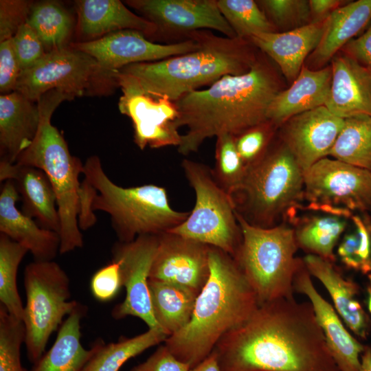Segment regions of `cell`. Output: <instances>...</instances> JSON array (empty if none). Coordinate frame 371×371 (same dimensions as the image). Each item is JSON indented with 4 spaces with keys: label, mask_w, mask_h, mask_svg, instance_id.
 Returning a JSON list of instances; mask_svg holds the SVG:
<instances>
[{
    "label": "cell",
    "mask_w": 371,
    "mask_h": 371,
    "mask_svg": "<svg viewBox=\"0 0 371 371\" xmlns=\"http://www.w3.org/2000/svg\"><path fill=\"white\" fill-rule=\"evenodd\" d=\"M214 352L222 371H339L309 302L260 305Z\"/></svg>",
    "instance_id": "1"
},
{
    "label": "cell",
    "mask_w": 371,
    "mask_h": 371,
    "mask_svg": "<svg viewBox=\"0 0 371 371\" xmlns=\"http://www.w3.org/2000/svg\"><path fill=\"white\" fill-rule=\"evenodd\" d=\"M280 91L273 67L258 54L247 73L225 76L205 89L183 95L174 102L178 111L175 126L187 128L179 153L188 155L207 139L223 134L235 137L268 121L270 105Z\"/></svg>",
    "instance_id": "2"
},
{
    "label": "cell",
    "mask_w": 371,
    "mask_h": 371,
    "mask_svg": "<svg viewBox=\"0 0 371 371\" xmlns=\"http://www.w3.org/2000/svg\"><path fill=\"white\" fill-rule=\"evenodd\" d=\"M189 35L198 41L196 49L161 60L128 65L115 71L113 78L117 85L127 84L154 97L175 102L225 76L247 73L258 55L249 40L217 36L208 30Z\"/></svg>",
    "instance_id": "3"
},
{
    "label": "cell",
    "mask_w": 371,
    "mask_h": 371,
    "mask_svg": "<svg viewBox=\"0 0 371 371\" xmlns=\"http://www.w3.org/2000/svg\"><path fill=\"white\" fill-rule=\"evenodd\" d=\"M210 276L198 294L189 323L164 344L190 369L209 356L218 341L259 306L256 295L234 258L210 246Z\"/></svg>",
    "instance_id": "4"
},
{
    "label": "cell",
    "mask_w": 371,
    "mask_h": 371,
    "mask_svg": "<svg viewBox=\"0 0 371 371\" xmlns=\"http://www.w3.org/2000/svg\"><path fill=\"white\" fill-rule=\"evenodd\" d=\"M78 224L85 230L96 222L95 210L109 214L119 242L142 235H159L181 225L190 212L174 210L166 190L155 184L124 188L105 173L100 158L93 155L83 164Z\"/></svg>",
    "instance_id": "5"
},
{
    "label": "cell",
    "mask_w": 371,
    "mask_h": 371,
    "mask_svg": "<svg viewBox=\"0 0 371 371\" xmlns=\"http://www.w3.org/2000/svg\"><path fill=\"white\" fill-rule=\"evenodd\" d=\"M71 98L56 89L44 93L37 100L40 122L30 145L15 163L36 167L47 176L54 188L60 218V254H64L83 246L78 224L80 210V174L83 172L80 159L71 155L67 144L51 122L55 109Z\"/></svg>",
    "instance_id": "6"
},
{
    "label": "cell",
    "mask_w": 371,
    "mask_h": 371,
    "mask_svg": "<svg viewBox=\"0 0 371 371\" xmlns=\"http://www.w3.org/2000/svg\"><path fill=\"white\" fill-rule=\"evenodd\" d=\"M303 192V172L282 144L269 148L247 169L243 182L230 196L236 212L247 223L269 228L280 219L295 221Z\"/></svg>",
    "instance_id": "7"
},
{
    "label": "cell",
    "mask_w": 371,
    "mask_h": 371,
    "mask_svg": "<svg viewBox=\"0 0 371 371\" xmlns=\"http://www.w3.org/2000/svg\"><path fill=\"white\" fill-rule=\"evenodd\" d=\"M242 241L234 257L254 290L259 306L293 297V280L302 263L294 229L284 223L262 228L247 223L236 212Z\"/></svg>",
    "instance_id": "8"
},
{
    "label": "cell",
    "mask_w": 371,
    "mask_h": 371,
    "mask_svg": "<svg viewBox=\"0 0 371 371\" xmlns=\"http://www.w3.org/2000/svg\"><path fill=\"white\" fill-rule=\"evenodd\" d=\"M26 304L22 322L28 359L35 363L45 353L51 335L80 302L69 300L70 280L55 261L34 260L25 267Z\"/></svg>",
    "instance_id": "9"
},
{
    "label": "cell",
    "mask_w": 371,
    "mask_h": 371,
    "mask_svg": "<svg viewBox=\"0 0 371 371\" xmlns=\"http://www.w3.org/2000/svg\"><path fill=\"white\" fill-rule=\"evenodd\" d=\"M181 168L195 194L188 217L170 232L218 248L235 256L242 234L231 196L214 180L211 168L188 159Z\"/></svg>",
    "instance_id": "10"
},
{
    "label": "cell",
    "mask_w": 371,
    "mask_h": 371,
    "mask_svg": "<svg viewBox=\"0 0 371 371\" xmlns=\"http://www.w3.org/2000/svg\"><path fill=\"white\" fill-rule=\"evenodd\" d=\"M303 176L307 209L343 218L371 210V171L327 157Z\"/></svg>",
    "instance_id": "11"
},
{
    "label": "cell",
    "mask_w": 371,
    "mask_h": 371,
    "mask_svg": "<svg viewBox=\"0 0 371 371\" xmlns=\"http://www.w3.org/2000/svg\"><path fill=\"white\" fill-rule=\"evenodd\" d=\"M97 80H107L96 60L69 45L47 52L32 67L23 71L14 91L35 102L53 89L73 100L85 95Z\"/></svg>",
    "instance_id": "12"
},
{
    "label": "cell",
    "mask_w": 371,
    "mask_h": 371,
    "mask_svg": "<svg viewBox=\"0 0 371 371\" xmlns=\"http://www.w3.org/2000/svg\"><path fill=\"white\" fill-rule=\"evenodd\" d=\"M69 45L94 58L104 76L116 83L113 74L125 66L186 54L196 49L199 43L189 35L188 39L181 42L160 44L148 40L140 32L127 30L95 40L71 43Z\"/></svg>",
    "instance_id": "13"
},
{
    "label": "cell",
    "mask_w": 371,
    "mask_h": 371,
    "mask_svg": "<svg viewBox=\"0 0 371 371\" xmlns=\"http://www.w3.org/2000/svg\"><path fill=\"white\" fill-rule=\"evenodd\" d=\"M158 241V235H142L133 241H117L113 245L112 260L120 265L122 284L126 290L123 302L111 311L114 319L134 316L143 320L148 328L161 330L153 315L148 287Z\"/></svg>",
    "instance_id": "14"
},
{
    "label": "cell",
    "mask_w": 371,
    "mask_h": 371,
    "mask_svg": "<svg viewBox=\"0 0 371 371\" xmlns=\"http://www.w3.org/2000/svg\"><path fill=\"white\" fill-rule=\"evenodd\" d=\"M126 3L157 27V35L185 41L193 32L216 30L228 38L236 34L221 14L217 0H128Z\"/></svg>",
    "instance_id": "15"
},
{
    "label": "cell",
    "mask_w": 371,
    "mask_h": 371,
    "mask_svg": "<svg viewBox=\"0 0 371 371\" xmlns=\"http://www.w3.org/2000/svg\"><path fill=\"white\" fill-rule=\"evenodd\" d=\"M117 85L122 92L118 109L132 120L134 142L139 149L180 145L181 135L175 126L178 111L174 102L154 97L127 84Z\"/></svg>",
    "instance_id": "16"
},
{
    "label": "cell",
    "mask_w": 371,
    "mask_h": 371,
    "mask_svg": "<svg viewBox=\"0 0 371 371\" xmlns=\"http://www.w3.org/2000/svg\"><path fill=\"white\" fill-rule=\"evenodd\" d=\"M149 279L173 284L199 294L210 276V246L167 232L158 235Z\"/></svg>",
    "instance_id": "17"
},
{
    "label": "cell",
    "mask_w": 371,
    "mask_h": 371,
    "mask_svg": "<svg viewBox=\"0 0 371 371\" xmlns=\"http://www.w3.org/2000/svg\"><path fill=\"white\" fill-rule=\"evenodd\" d=\"M344 122V118L322 106L295 115L282 124V144L303 173L328 156Z\"/></svg>",
    "instance_id": "18"
},
{
    "label": "cell",
    "mask_w": 371,
    "mask_h": 371,
    "mask_svg": "<svg viewBox=\"0 0 371 371\" xmlns=\"http://www.w3.org/2000/svg\"><path fill=\"white\" fill-rule=\"evenodd\" d=\"M294 291L306 295L311 304L330 355L339 371H360L365 346L352 336L332 306L315 287L304 261L293 280Z\"/></svg>",
    "instance_id": "19"
},
{
    "label": "cell",
    "mask_w": 371,
    "mask_h": 371,
    "mask_svg": "<svg viewBox=\"0 0 371 371\" xmlns=\"http://www.w3.org/2000/svg\"><path fill=\"white\" fill-rule=\"evenodd\" d=\"M19 199L14 183L3 181L0 193L1 234L27 248L34 260H53L60 254V235L43 228L19 210L16 203Z\"/></svg>",
    "instance_id": "20"
},
{
    "label": "cell",
    "mask_w": 371,
    "mask_h": 371,
    "mask_svg": "<svg viewBox=\"0 0 371 371\" xmlns=\"http://www.w3.org/2000/svg\"><path fill=\"white\" fill-rule=\"evenodd\" d=\"M11 180L22 200V212L35 218L43 228L57 232L60 230L57 200L46 174L27 165L0 162L1 182Z\"/></svg>",
    "instance_id": "21"
},
{
    "label": "cell",
    "mask_w": 371,
    "mask_h": 371,
    "mask_svg": "<svg viewBox=\"0 0 371 371\" xmlns=\"http://www.w3.org/2000/svg\"><path fill=\"white\" fill-rule=\"evenodd\" d=\"M326 19L286 32L260 34L249 41L276 63L287 80L293 82L307 56L319 45Z\"/></svg>",
    "instance_id": "22"
},
{
    "label": "cell",
    "mask_w": 371,
    "mask_h": 371,
    "mask_svg": "<svg viewBox=\"0 0 371 371\" xmlns=\"http://www.w3.org/2000/svg\"><path fill=\"white\" fill-rule=\"evenodd\" d=\"M332 80L326 108L341 118L371 116V69L344 54L333 58Z\"/></svg>",
    "instance_id": "23"
},
{
    "label": "cell",
    "mask_w": 371,
    "mask_h": 371,
    "mask_svg": "<svg viewBox=\"0 0 371 371\" xmlns=\"http://www.w3.org/2000/svg\"><path fill=\"white\" fill-rule=\"evenodd\" d=\"M302 260L310 275L317 278L328 292L334 308L345 325L358 337L366 339L371 329V320L358 300L357 284L346 278L333 262L313 254L306 255Z\"/></svg>",
    "instance_id": "24"
},
{
    "label": "cell",
    "mask_w": 371,
    "mask_h": 371,
    "mask_svg": "<svg viewBox=\"0 0 371 371\" xmlns=\"http://www.w3.org/2000/svg\"><path fill=\"white\" fill-rule=\"evenodd\" d=\"M39 122L37 102L16 91L1 95L0 162H16L34 139Z\"/></svg>",
    "instance_id": "25"
},
{
    "label": "cell",
    "mask_w": 371,
    "mask_h": 371,
    "mask_svg": "<svg viewBox=\"0 0 371 371\" xmlns=\"http://www.w3.org/2000/svg\"><path fill=\"white\" fill-rule=\"evenodd\" d=\"M76 8L78 32L89 41L127 30L140 32L146 37L157 34L152 22L136 14L119 0H80L76 1Z\"/></svg>",
    "instance_id": "26"
},
{
    "label": "cell",
    "mask_w": 371,
    "mask_h": 371,
    "mask_svg": "<svg viewBox=\"0 0 371 371\" xmlns=\"http://www.w3.org/2000/svg\"><path fill=\"white\" fill-rule=\"evenodd\" d=\"M331 67L311 69L303 66L289 88L280 91L269 109L268 120L276 126L291 117L325 106L330 93Z\"/></svg>",
    "instance_id": "27"
},
{
    "label": "cell",
    "mask_w": 371,
    "mask_h": 371,
    "mask_svg": "<svg viewBox=\"0 0 371 371\" xmlns=\"http://www.w3.org/2000/svg\"><path fill=\"white\" fill-rule=\"evenodd\" d=\"M371 21V0L350 1L326 19L321 41L309 56L311 65L320 67L360 32Z\"/></svg>",
    "instance_id": "28"
},
{
    "label": "cell",
    "mask_w": 371,
    "mask_h": 371,
    "mask_svg": "<svg viewBox=\"0 0 371 371\" xmlns=\"http://www.w3.org/2000/svg\"><path fill=\"white\" fill-rule=\"evenodd\" d=\"M87 307L79 303L60 326L56 340L47 352L28 371H80L94 352L81 343L80 322Z\"/></svg>",
    "instance_id": "29"
},
{
    "label": "cell",
    "mask_w": 371,
    "mask_h": 371,
    "mask_svg": "<svg viewBox=\"0 0 371 371\" xmlns=\"http://www.w3.org/2000/svg\"><path fill=\"white\" fill-rule=\"evenodd\" d=\"M154 317L168 336L183 329L190 321L197 294L166 282L148 280Z\"/></svg>",
    "instance_id": "30"
},
{
    "label": "cell",
    "mask_w": 371,
    "mask_h": 371,
    "mask_svg": "<svg viewBox=\"0 0 371 371\" xmlns=\"http://www.w3.org/2000/svg\"><path fill=\"white\" fill-rule=\"evenodd\" d=\"M168 337L161 330L148 328L144 333L131 338L124 337L116 343L106 344L98 340L93 345V355L80 371H119L128 360L164 342Z\"/></svg>",
    "instance_id": "31"
},
{
    "label": "cell",
    "mask_w": 371,
    "mask_h": 371,
    "mask_svg": "<svg viewBox=\"0 0 371 371\" xmlns=\"http://www.w3.org/2000/svg\"><path fill=\"white\" fill-rule=\"evenodd\" d=\"M328 156L371 171V116L359 114L345 118Z\"/></svg>",
    "instance_id": "32"
},
{
    "label": "cell",
    "mask_w": 371,
    "mask_h": 371,
    "mask_svg": "<svg viewBox=\"0 0 371 371\" xmlns=\"http://www.w3.org/2000/svg\"><path fill=\"white\" fill-rule=\"evenodd\" d=\"M346 224L345 218L329 214L307 217L294 229L298 247L334 262V250Z\"/></svg>",
    "instance_id": "33"
},
{
    "label": "cell",
    "mask_w": 371,
    "mask_h": 371,
    "mask_svg": "<svg viewBox=\"0 0 371 371\" xmlns=\"http://www.w3.org/2000/svg\"><path fill=\"white\" fill-rule=\"evenodd\" d=\"M27 23L41 40L46 52L67 47L72 31V19L59 3H33Z\"/></svg>",
    "instance_id": "34"
},
{
    "label": "cell",
    "mask_w": 371,
    "mask_h": 371,
    "mask_svg": "<svg viewBox=\"0 0 371 371\" xmlns=\"http://www.w3.org/2000/svg\"><path fill=\"white\" fill-rule=\"evenodd\" d=\"M27 252L22 245L0 234V304L21 321L24 306L18 292L16 276L19 266Z\"/></svg>",
    "instance_id": "35"
},
{
    "label": "cell",
    "mask_w": 371,
    "mask_h": 371,
    "mask_svg": "<svg viewBox=\"0 0 371 371\" xmlns=\"http://www.w3.org/2000/svg\"><path fill=\"white\" fill-rule=\"evenodd\" d=\"M218 8L236 34L249 40L254 36L276 32L257 1L253 0H217Z\"/></svg>",
    "instance_id": "36"
},
{
    "label": "cell",
    "mask_w": 371,
    "mask_h": 371,
    "mask_svg": "<svg viewBox=\"0 0 371 371\" xmlns=\"http://www.w3.org/2000/svg\"><path fill=\"white\" fill-rule=\"evenodd\" d=\"M350 218L355 230L344 235L337 254L347 268L368 275L371 273V217L363 213V216L353 214Z\"/></svg>",
    "instance_id": "37"
},
{
    "label": "cell",
    "mask_w": 371,
    "mask_h": 371,
    "mask_svg": "<svg viewBox=\"0 0 371 371\" xmlns=\"http://www.w3.org/2000/svg\"><path fill=\"white\" fill-rule=\"evenodd\" d=\"M216 138L215 166L211 170L218 185L230 196L243 182L247 169L236 148L234 136L223 134Z\"/></svg>",
    "instance_id": "38"
},
{
    "label": "cell",
    "mask_w": 371,
    "mask_h": 371,
    "mask_svg": "<svg viewBox=\"0 0 371 371\" xmlns=\"http://www.w3.org/2000/svg\"><path fill=\"white\" fill-rule=\"evenodd\" d=\"M25 335L23 322L0 305V371H28L21 362Z\"/></svg>",
    "instance_id": "39"
},
{
    "label": "cell",
    "mask_w": 371,
    "mask_h": 371,
    "mask_svg": "<svg viewBox=\"0 0 371 371\" xmlns=\"http://www.w3.org/2000/svg\"><path fill=\"white\" fill-rule=\"evenodd\" d=\"M257 3L275 27L291 30L309 23L308 1L262 0Z\"/></svg>",
    "instance_id": "40"
},
{
    "label": "cell",
    "mask_w": 371,
    "mask_h": 371,
    "mask_svg": "<svg viewBox=\"0 0 371 371\" xmlns=\"http://www.w3.org/2000/svg\"><path fill=\"white\" fill-rule=\"evenodd\" d=\"M273 126L276 125L268 120L234 137L236 148L246 169L259 161L269 150Z\"/></svg>",
    "instance_id": "41"
},
{
    "label": "cell",
    "mask_w": 371,
    "mask_h": 371,
    "mask_svg": "<svg viewBox=\"0 0 371 371\" xmlns=\"http://www.w3.org/2000/svg\"><path fill=\"white\" fill-rule=\"evenodd\" d=\"M12 39L22 71L32 67L47 52L41 40L27 22L19 27Z\"/></svg>",
    "instance_id": "42"
},
{
    "label": "cell",
    "mask_w": 371,
    "mask_h": 371,
    "mask_svg": "<svg viewBox=\"0 0 371 371\" xmlns=\"http://www.w3.org/2000/svg\"><path fill=\"white\" fill-rule=\"evenodd\" d=\"M32 5L30 1H0V42L12 38L27 22Z\"/></svg>",
    "instance_id": "43"
},
{
    "label": "cell",
    "mask_w": 371,
    "mask_h": 371,
    "mask_svg": "<svg viewBox=\"0 0 371 371\" xmlns=\"http://www.w3.org/2000/svg\"><path fill=\"white\" fill-rule=\"evenodd\" d=\"M121 286L120 265L115 260L98 269L90 281L92 295L97 300L102 302L113 299Z\"/></svg>",
    "instance_id": "44"
},
{
    "label": "cell",
    "mask_w": 371,
    "mask_h": 371,
    "mask_svg": "<svg viewBox=\"0 0 371 371\" xmlns=\"http://www.w3.org/2000/svg\"><path fill=\"white\" fill-rule=\"evenodd\" d=\"M12 38L0 42V91L3 94L15 90L21 74Z\"/></svg>",
    "instance_id": "45"
},
{
    "label": "cell",
    "mask_w": 371,
    "mask_h": 371,
    "mask_svg": "<svg viewBox=\"0 0 371 371\" xmlns=\"http://www.w3.org/2000/svg\"><path fill=\"white\" fill-rule=\"evenodd\" d=\"M190 366L178 359L164 344L145 361L130 371H189Z\"/></svg>",
    "instance_id": "46"
},
{
    "label": "cell",
    "mask_w": 371,
    "mask_h": 371,
    "mask_svg": "<svg viewBox=\"0 0 371 371\" xmlns=\"http://www.w3.org/2000/svg\"><path fill=\"white\" fill-rule=\"evenodd\" d=\"M342 49L345 54L371 69V21L366 31L347 43Z\"/></svg>",
    "instance_id": "47"
},
{
    "label": "cell",
    "mask_w": 371,
    "mask_h": 371,
    "mask_svg": "<svg viewBox=\"0 0 371 371\" xmlns=\"http://www.w3.org/2000/svg\"><path fill=\"white\" fill-rule=\"evenodd\" d=\"M308 3L313 21L327 18L335 10L346 4L344 1L339 0H310Z\"/></svg>",
    "instance_id": "48"
},
{
    "label": "cell",
    "mask_w": 371,
    "mask_h": 371,
    "mask_svg": "<svg viewBox=\"0 0 371 371\" xmlns=\"http://www.w3.org/2000/svg\"><path fill=\"white\" fill-rule=\"evenodd\" d=\"M189 371H222L216 354L212 352L195 367Z\"/></svg>",
    "instance_id": "49"
},
{
    "label": "cell",
    "mask_w": 371,
    "mask_h": 371,
    "mask_svg": "<svg viewBox=\"0 0 371 371\" xmlns=\"http://www.w3.org/2000/svg\"><path fill=\"white\" fill-rule=\"evenodd\" d=\"M360 371H371V348L367 346L361 355Z\"/></svg>",
    "instance_id": "50"
},
{
    "label": "cell",
    "mask_w": 371,
    "mask_h": 371,
    "mask_svg": "<svg viewBox=\"0 0 371 371\" xmlns=\"http://www.w3.org/2000/svg\"><path fill=\"white\" fill-rule=\"evenodd\" d=\"M366 305L367 308L369 311V314L371 317V286H369L367 288V295H366Z\"/></svg>",
    "instance_id": "51"
},
{
    "label": "cell",
    "mask_w": 371,
    "mask_h": 371,
    "mask_svg": "<svg viewBox=\"0 0 371 371\" xmlns=\"http://www.w3.org/2000/svg\"><path fill=\"white\" fill-rule=\"evenodd\" d=\"M368 278L370 281V286H371V273L368 274Z\"/></svg>",
    "instance_id": "52"
}]
</instances>
